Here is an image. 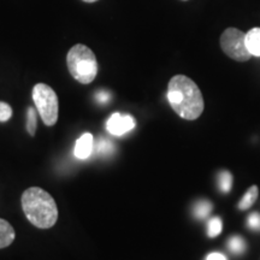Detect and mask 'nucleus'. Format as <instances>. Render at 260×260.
<instances>
[{
    "label": "nucleus",
    "mask_w": 260,
    "mask_h": 260,
    "mask_svg": "<svg viewBox=\"0 0 260 260\" xmlns=\"http://www.w3.org/2000/svg\"><path fill=\"white\" fill-rule=\"evenodd\" d=\"M168 100L174 111L182 118L193 121L204 111V99L199 87L193 80L176 75L168 86Z\"/></svg>",
    "instance_id": "obj_1"
},
{
    "label": "nucleus",
    "mask_w": 260,
    "mask_h": 260,
    "mask_svg": "<svg viewBox=\"0 0 260 260\" xmlns=\"http://www.w3.org/2000/svg\"><path fill=\"white\" fill-rule=\"evenodd\" d=\"M22 209L27 219L39 229H50L58 220V207L50 193L30 187L22 194Z\"/></svg>",
    "instance_id": "obj_2"
},
{
    "label": "nucleus",
    "mask_w": 260,
    "mask_h": 260,
    "mask_svg": "<svg viewBox=\"0 0 260 260\" xmlns=\"http://www.w3.org/2000/svg\"><path fill=\"white\" fill-rule=\"evenodd\" d=\"M68 69L77 82L89 84L98 75V61L95 54L88 46L76 44L70 48L67 56Z\"/></svg>",
    "instance_id": "obj_3"
},
{
    "label": "nucleus",
    "mask_w": 260,
    "mask_h": 260,
    "mask_svg": "<svg viewBox=\"0 0 260 260\" xmlns=\"http://www.w3.org/2000/svg\"><path fill=\"white\" fill-rule=\"evenodd\" d=\"M32 100L45 125L56 124L59 113V102L56 92L46 83H38L32 88Z\"/></svg>",
    "instance_id": "obj_4"
},
{
    "label": "nucleus",
    "mask_w": 260,
    "mask_h": 260,
    "mask_svg": "<svg viewBox=\"0 0 260 260\" xmlns=\"http://www.w3.org/2000/svg\"><path fill=\"white\" fill-rule=\"evenodd\" d=\"M220 47L228 57L237 61H247L252 57L246 46V32L237 28H228L223 31Z\"/></svg>",
    "instance_id": "obj_5"
},
{
    "label": "nucleus",
    "mask_w": 260,
    "mask_h": 260,
    "mask_svg": "<svg viewBox=\"0 0 260 260\" xmlns=\"http://www.w3.org/2000/svg\"><path fill=\"white\" fill-rule=\"evenodd\" d=\"M107 132L115 136H122L135 128V119L130 115L113 113L106 123Z\"/></svg>",
    "instance_id": "obj_6"
},
{
    "label": "nucleus",
    "mask_w": 260,
    "mask_h": 260,
    "mask_svg": "<svg viewBox=\"0 0 260 260\" xmlns=\"http://www.w3.org/2000/svg\"><path fill=\"white\" fill-rule=\"evenodd\" d=\"M94 139L93 135L89 133H86L76 141L75 145V155L79 159H87L93 153Z\"/></svg>",
    "instance_id": "obj_7"
},
{
    "label": "nucleus",
    "mask_w": 260,
    "mask_h": 260,
    "mask_svg": "<svg viewBox=\"0 0 260 260\" xmlns=\"http://www.w3.org/2000/svg\"><path fill=\"white\" fill-rule=\"evenodd\" d=\"M16 237L15 229L8 220L0 218V249L9 247Z\"/></svg>",
    "instance_id": "obj_8"
},
{
    "label": "nucleus",
    "mask_w": 260,
    "mask_h": 260,
    "mask_svg": "<svg viewBox=\"0 0 260 260\" xmlns=\"http://www.w3.org/2000/svg\"><path fill=\"white\" fill-rule=\"evenodd\" d=\"M246 46L252 56L260 57V28H253L246 32Z\"/></svg>",
    "instance_id": "obj_9"
},
{
    "label": "nucleus",
    "mask_w": 260,
    "mask_h": 260,
    "mask_svg": "<svg viewBox=\"0 0 260 260\" xmlns=\"http://www.w3.org/2000/svg\"><path fill=\"white\" fill-rule=\"evenodd\" d=\"M212 209H213V205L211 204L209 200H199L193 205L191 212H193V216L195 218L203 220L209 216Z\"/></svg>",
    "instance_id": "obj_10"
},
{
    "label": "nucleus",
    "mask_w": 260,
    "mask_h": 260,
    "mask_svg": "<svg viewBox=\"0 0 260 260\" xmlns=\"http://www.w3.org/2000/svg\"><path fill=\"white\" fill-rule=\"evenodd\" d=\"M93 152L98 155H111L115 152V146L110 140L100 138L94 142Z\"/></svg>",
    "instance_id": "obj_11"
},
{
    "label": "nucleus",
    "mask_w": 260,
    "mask_h": 260,
    "mask_svg": "<svg viewBox=\"0 0 260 260\" xmlns=\"http://www.w3.org/2000/svg\"><path fill=\"white\" fill-rule=\"evenodd\" d=\"M228 248H229V251L234 253V254H236V255L242 254V253L246 251L245 240L237 235L232 236L229 239V241H228Z\"/></svg>",
    "instance_id": "obj_12"
},
{
    "label": "nucleus",
    "mask_w": 260,
    "mask_h": 260,
    "mask_svg": "<svg viewBox=\"0 0 260 260\" xmlns=\"http://www.w3.org/2000/svg\"><path fill=\"white\" fill-rule=\"evenodd\" d=\"M256 197H258V188L253 186L249 188L248 191L245 194V197H243L241 201L239 203V209L240 210L249 209V207L254 204V201L256 200Z\"/></svg>",
    "instance_id": "obj_13"
},
{
    "label": "nucleus",
    "mask_w": 260,
    "mask_h": 260,
    "mask_svg": "<svg viewBox=\"0 0 260 260\" xmlns=\"http://www.w3.org/2000/svg\"><path fill=\"white\" fill-rule=\"evenodd\" d=\"M217 183H218V188L223 193H229L233 187V176L230 172L222 171L219 172L218 177H217Z\"/></svg>",
    "instance_id": "obj_14"
},
{
    "label": "nucleus",
    "mask_w": 260,
    "mask_h": 260,
    "mask_svg": "<svg viewBox=\"0 0 260 260\" xmlns=\"http://www.w3.org/2000/svg\"><path fill=\"white\" fill-rule=\"evenodd\" d=\"M223 224L219 217H213L209 220L207 223V235L210 237H216L219 235V233L222 232Z\"/></svg>",
    "instance_id": "obj_15"
},
{
    "label": "nucleus",
    "mask_w": 260,
    "mask_h": 260,
    "mask_svg": "<svg viewBox=\"0 0 260 260\" xmlns=\"http://www.w3.org/2000/svg\"><path fill=\"white\" fill-rule=\"evenodd\" d=\"M38 128L37 111L34 107H28V119H27V132L30 136H35Z\"/></svg>",
    "instance_id": "obj_16"
},
{
    "label": "nucleus",
    "mask_w": 260,
    "mask_h": 260,
    "mask_svg": "<svg viewBox=\"0 0 260 260\" xmlns=\"http://www.w3.org/2000/svg\"><path fill=\"white\" fill-rule=\"evenodd\" d=\"M12 117V109L9 104L0 102V122H8Z\"/></svg>",
    "instance_id": "obj_17"
},
{
    "label": "nucleus",
    "mask_w": 260,
    "mask_h": 260,
    "mask_svg": "<svg viewBox=\"0 0 260 260\" xmlns=\"http://www.w3.org/2000/svg\"><path fill=\"white\" fill-rule=\"evenodd\" d=\"M247 225L249 229L254 230V232H260V214L259 213H252L249 214L247 218Z\"/></svg>",
    "instance_id": "obj_18"
},
{
    "label": "nucleus",
    "mask_w": 260,
    "mask_h": 260,
    "mask_svg": "<svg viewBox=\"0 0 260 260\" xmlns=\"http://www.w3.org/2000/svg\"><path fill=\"white\" fill-rule=\"evenodd\" d=\"M110 98H111V95H110V93L106 92V90H99V92L95 94V99L99 104L109 103Z\"/></svg>",
    "instance_id": "obj_19"
},
{
    "label": "nucleus",
    "mask_w": 260,
    "mask_h": 260,
    "mask_svg": "<svg viewBox=\"0 0 260 260\" xmlns=\"http://www.w3.org/2000/svg\"><path fill=\"white\" fill-rule=\"evenodd\" d=\"M205 260H228V259L225 255L222 254V253L213 252V253H210V254L205 258Z\"/></svg>",
    "instance_id": "obj_20"
},
{
    "label": "nucleus",
    "mask_w": 260,
    "mask_h": 260,
    "mask_svg": "<svg viewBox=\"0 0 260 260\" xmlns=\"http://www.w3.org/2000/svg\"><path fill=\"white\" fill-rule=\"evenodd\" d=\"M82 2H84V3H95V2H98V0H82Z\"/></svg>",
    "instance_id": "obj_21"
},
{
    "label": "nucleus",
    "mask_w": 260,
    "mask_h": 260,
    "mask_svg": "<svg viewBox=\"0 0 260 260\" xmlns=\"http://www.w3.org/2000/svg\"><path fill=\"white\" fill-rule=\"evenodd\" d=\"M183 2H187V0H183Z\"/></svg>",
    "instance_id": "obj_22"
}]
</instances>
